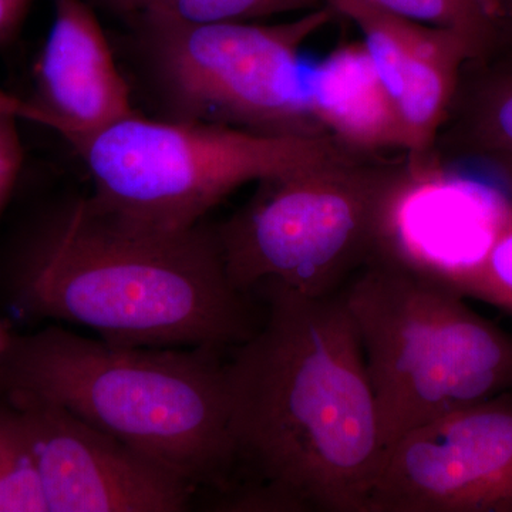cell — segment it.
I'll return each mask as SVG.
<instances>
[{
	"mask_svg": "<svg viewBox=\"0 0 512 512\" xmlns=\"http://www.w3.org/2000/svg\"><path fill=\"white\" fill-rule=\"evenodd\" d=\"M210 348H143L52 325L13 335L0 397L62 407L195 490L235 485L227 362Z\"/></svg>",
	"mask_w": 512,
	"mask_h": 512,
	"instance_id": "obj_3",
	"label": "cell"
},
{
	"mask_svg": "<svg viewBox=\"0 0 512 512\" xmlns=\"http://www.w3.org/2000/svg\"><path fill=\"white\" fill-rule=\"evenodd\" d=\"M126 19L161 15L192 23L249 20L319 8L323 0H93Z\"/></svg>",
	"mask_w": 512,
	"mask_h": 512,
	"instance_id": "obj_15",
	"label": "cell"
},
{
	"mask_svg": "<svg viewBox=\"0 0 512 512\" xmlns=\"http://www.w3.org/2000/svg\"><path fill=\"white\" fill-rule=\"evenodd\" d=\"M476 2L495 29H497L498 20L510 18L512 15V0H476Z\"/></svg>",
	"mask_w": 512,
	"mask_h": 512,
	"instance_id": "obj_22",
	"label": "cell"
},
{
	"mask_svg": "<svg viewBox=\"0 0 512 512\" xmlns=\"http://www.w3.org/2000/svg\"><path fill=\"white\" fill-rule=\"evenodd\" d=\"M0 512H47L19 413L0 397Z\"/></svg>",
	"mask_w": 512,
	"mask_h": 512,
	"instance_id": "obj_16",
	"label": "cell"
},
{
	"mask_svg": "<svg viewBox=\"0 0 512 512\" xmlns=\"http://www.w3.org/2000/svg\"><path fill=\"white\" fill-rule=\"evenodd\" d=\"M76 148L94 201L144 227L184 229L231 192L345 153L330 136H281L136 113Z\"/></svg>",
	"mask_w": 512,
	"mask_h": 512,
	"instance_id": "obj_6",
	"label": "cell"
},
{
	"mask_svg": "<svg viewBox=\"0 0 512 512\" xmlns=\"http://www.w3.org/2000/svg\"><path fill=\"white\" fill-rule=\"evenodd\" d=\"M454 153L512 168V56L468 60L437 141ZM436 141V143H437Z\"/></svg>",
	"mask_w": 512,
	"mask_h": 512,
	"instance_id": "obj_14",
	"label": "cell"
},
{
	"mask_svg": "<svg viewBox=\"0 0 512 512\" xmlns=\"http://www.w3.org/2000/svg\"><path fill=\"white\" fill-rule=\"evenodd\" d=\"M335 15L328 3L279 23H192L140 15L133 23L148 83L167 119L281 136H328L303 93L301 49Z\"/></svg>",
	"mask_w": 512,
	"mask_h": 512,
	"instance_id": "obj_7",
	"label": "cell"
},
{
	"mask_svg": "<svg viewBox=\"0 0 512 512\" xmlns=\"http://www.w3.org/2000/svg\"><path fill=\"white\" fill-rule=\"evenodd\" d=\"M510 18H512V15L510 16Z\"/></svg>",
	"mask_w": 512,
	"mask_h": 512,
	"instance_id": "obj_25",
	"label": "cell"
},
{
	"mask_svg": "<svg viewBox=\"0 0 512 512\" xmlns=\"http://www.w3.org/2000/svg\"><path fill=\"white\" fill-rule=\"evenodd\" d=\"M0 111L15 114L20 120L30 121L46 127V119L43 114L30 103V100H22L8 92L0 90Z\"/></svg>",
	"mask_w": 512,
	"mask_h": 512,
	"instance_id": "obj_21",
	"label": "cell"
},
{
	"mask_svg": "<svg viewBox=\"0 0 512 512\" xmlns=\"http://www.w3.org/2000/svg\"><path fill=\"white\" fill-rule=\"evenodd\" d=\"M402 164L345 151L258 181L215 227L231 284L248 295L265 285L309 298L338 293L379 254Z\"/></svg>",
	"mask_w": 512,
	"mask_h": 512,
	"instance_id": "obj_5",
	"label": "cell"
},
{
	"mask_svg": "<svg viewBox=\"0 0 512 512\" xmlns=\"http://www.w3.org/2000/svg\"><path fill=\"white\" fill-rule=\"evenodd\" d=\"M503 174L505 184H507L508 194L511 195L512 198V168H507V170L500 171Z\"/></svg>",
	"mask_w": 512,
	"mask_h": 512,
	"instance_id": "obj_24",
	"label": "cell"
},
{
	"mask_svg": "<svg viewBox=\"0 0 512 512\" xmlns=\"http://www.w3.org/2000/svg\"><path fill=\"white\" fill-rule=\"evenodd\" d=\"M52 29L30 103L73 147L137 111L99 19L86 0H53Z\"/></svg>",
	"mask_w": 512,
	"mask_h": 512,
	"instance_id": "obj_12",
	"label": "cell"
},
{
	"mask_svg": "<svg viewBox=\"0 0 512 512\" xmlns=\"http://www.w3.org/2000/svg\"><path fill=\"white\" fill-rule=\"evenodd\" d=\"M33 0H0V49L18 37Z\"/></svg>",
	"mask_w": 512,
	"mask_h": 512,
	"instance_id": "obj_20",
	"label": "cell"
},
{
	"mask_svg": "<svg viewBox=\"0 0 512 512\" xmlns=\"http://www.w3.org/2000/svg\"><path fill=\"white\" fill-rule=\"evenodd\" d=\"M511 217L510 194L456 173L436 151L407 157L387 202L376 258L444 282L478 261Z\"/></svg>",
	"mask_w": 512,
	"mask_h": 512,
	"instance_id": "obj_10",
	"label": "cell"
},
{
	"mask_svg": "<svg viewBox=\"0 0 512 512\" xmlns=\"http://www.w3.org/2000/svg\"><path fill=\"white\" fill-rule=\"evenodd\" d=\"M15 114L0 111V214L10 200L23 165V146Z\"/></svg>",
	"mask_w": 512,
	"mask_h": 512,
	"instance_id": "obj_19",
	"label": "cell"
},
{
	"mask_svg": "<svg viewBox=\"0 0 512 512\" xmlns=\"http://www.w3.org/2000/svg\"><path fill=\"white\" fill-rule=\"evenodd\" d=\"M384 10L424 25L451 29L467 37L484 57L497 45V29L476 0H367ZM477 57V59H478Z\"/></svg>",
	"mask_w": 512,
	"mask_h": 512,
	"instance_id": "obj_17",
	"label": "cell"
},
{
	"mask_svg": "<svg viewBox=\"0 0 512 512\" xmlns=\"http://www.w3.org/2000/svg\"><path fill=\"white\" fill-rule=\"evenodd\" d=\"M367 512H512V389L404 434Z\"/></svg>",
	"mask_w": 512,
	"mask_h": 512,
	"instance_id": "obj_8",
	"label": "cell"
},
{
	"mask_svg": "<svg viewBox=\"0 0 512 512\" xmlns=\"http://www.w3.org/2000/svg\"><path fill=\"white\" fill-rule=\"evenodd\" d=\"M256 292L264 319L227 360L235 487L245 480L229 505L367 512L386 447L343 293Z\"/></svg>",
	"mask_w": 512,
	"mask_h": 512,
	"instance_id": "obj_1",
	"label": "cell"
},
{
	"mask_svg": "<svg viewBox=\"0 0 512 512\" xmlns=\"http://www.w3.org/2000/svg\"><path fill=\"white\" fill-rule=\"evenodd\" d=\"M303 93L313 121L340 147L362 156L404 151L399 113L362 42L303 64Z\"/></svg>",
	"mask_w": 512,
	"mask_h": 512,
	"instance_id": "obj_13",
	"label": "cell"
},
{
	"mask_svg": "<svg viewBox=\"0 0 512 512\" xmlns=\"http://www.w3.org/2000/svg\"><path fill=\"white\" fill-rule=\"evenodd\" d=\"M12 336V333H10L8 329H6V326L3 325L2 320H0V367H2L3 359H5L6 352H8Z\"/></svg>",
	"mask_w": 512,
	"mask_h": 512,
	"instance_id": "obj_23",
	"label": "cell"
},
{
	"mask_svg": "<svg viewBox=\"0 0 512 512\" xmlns=\"http://www.w3.org/2000/svg\"><path fill=\"white\" fill-rule=\"evenodd\" d=\"M441 284L512 315V217L478 261Z\"/></svg>",
	"mask_w": 512,
	"mask_h": 512,
	"instance_id": "obj_18",
	"label": "cell"
},
{
	"mask_svg": "<svg viewBox=\"0 0 512 512\" xmlns=\"http://www.w3.org/2000/svg\"><path fill=\"white\" fill-rule=\"evenodd\" d=\"M8 402L18 410L47 512H180L191 507L197 491L192 485L123 441L55 404Z\"/></svg>",
	"mask_w": 512,
	"mask_h": 512,
	"instance_id": "obj_9",
	"label": "cell"
},
{
	"mask_svg": "<svg viewBox=\"0 0 512 512\" xmlns=\"http://www.w3.org/2000/svg\"><path fill=\"white\" fill-rule=\"evenodd\" d=\"M16 308L143 348L234 349L258 328L229 281L215 227H144L77 198L50 212L9 274Z\"/></svg>",
	"mask_w": 512,
	"mask_h": 512,
	"instance_id": "obj_2",
	"label": "cell"
},
{
	"mask_svg": "<svg viewBox=\"0 0 512 512\" xmlns=\"http://www.w3.org/2000/svg\"><path fill=\"white\" fill-rule=\"evenodd\" d=\"M375 394L384 447L441 414L512 389V335L466 296L376 258L342 292Z\"/></svg>",
	"mask_w": 512,
	"mask_h": 512,
	"instance_id": "obj_4",
	"label": "cell"
},
{
	"mask_svg": "<svg viewBox=\"0 0 512 512\" xmlns=\"http://www.w3.org/2000/svg\"><path fill=\"white\" fill-rule=\"evenodd\" d=\"M326 3L362 32V43L402 121L404 153L429 156L456 97L464 64L478 57L476 47L454 30L394 15L367 0Z\"/></svg>",
	"mask_w": 512,
	"mask_h": 512,
	"instance_id": "obj_11",
	"label": "cell"
}]
</instances>
